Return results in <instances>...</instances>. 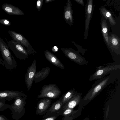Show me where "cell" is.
Masks as SVG:
<instances>
[{
  "mask_svg": "<svg viewBox=\"0 0 120 120\" xmlns=\"http://www.w3.org/2000/svg\"><path fill=\"white\" fill-rule=\"evenodd\" d=\"M115 74L112 73L105 77L97 80L92 85L87 94L86 97L92 99L100 93L106 86L113 83L116 78Z\"/></svg>",
  "mask_w": 120,
  "mask_h": 120,
  "instance_id": "obj_1",
  "label": "cell"
},
{
  "mask_svg": "<svg viewBox=\"0 0 120 120\" xmlns=\"http://www.w3.org/2000/svg\"><path fill=\"white\" fill-rule=\"evenodd\" d=\"M0 51L4 60L3 63L6 68L9 70L15 68L17 66V62L9 50L7 43L0 37Z\"/></svg>",
  "mask_w": 120,
  "mask_h": 120,
  "instance_id": "obj_2",
  "label": "cell"
},
{
  "mask_svg": "<svg viewBox=\"0 0 120 120\" xmlns=\"http://www.w3.org/2000/svg\"><path fill=\"white\" fill-rule=\"evenodd\" d=\"M13 103L10 105L9 108L11 110L12 118L18 120L21 118L26 112L25 108L26 97L16 98Z\"/></svg>",
  "mask_w": 120,
  "mask_h": 120,
  "instance_id": "obj_3",
  "label": "cell"
},
{
  "mask_svg": "<svg viewBox=\"0 0 120 120\" xmlns=\"http://www.w3.org/2000/svg\"><path fill=\"white\" fill-rule=\"evenodd\" d=\"M106 66L102 65L95 67L97 68L95 72L91 75L89 79L90 81L93 80L100 79L106 75L112 73L120 69V64L113 63L107 64Z\"/></svg>",
  "mask_w": 120,
  "mask_h": 120,
  "instance_id": "obj_4",
  "label": "cell"
},
{
  "mask_svg": "<svg viewBox=\"0 0 120 120\" xmlns=\"http://www.w3.org/2000/svg\"><path fill=\"white\" fill-rule=\"evenodd\" d=\"M6 40L9 48L19 59L25 60L30 54L29 51L19 41L12 39L8 41L7 39Z\"/></svg>",
  "mask_w": 120,
  "mask_h": 120,
  "instance_id": "obj_5",
  "label": "cell"
},
{
  "mask_svg": "<svg viewBox=\"0 0 120 120\" xmlns=\"http://www.w3.org/2000/svg\"><path fill=\"white\" fill-rule=\"evenodd\" d=\"M40 94L38 95V98H49L56 99L58 98L61 94V91L55 84L44 85L40 91Z\"/></svg>",
  "mask_w": 120,
  "mask_h": 120,
  "instance_id": "obj_6",
  "label": "cell"
},
{
  "mask_svg": "<svg viewBox=\"0 0 120 120\" xmlns=\"http://www.w3.org/2000/svg\"><path fill=\"white\" fill-rule=\"evenodd\" d=\"M61 49L67 58L77 64L81 65L88 64V62L86 60L79 52L72 48H62Z\"/></svg>",
  "mask_w": 120,
  "mask_h": 120,
  "instance_id": "obj_7",
  "label": "cell"
},
{
  "mask_svg": "<svg viewBox=\"0 0 120 120\" xmlns=\"http://www.w3.org/2000/svg\"><path fill=\"white\" fill-rule=\"evenodd\" d=\"M64 104L62 102L60 97L50 106L44 115L43 118L56 115H61L63 112V107Z\"/></svg>",
  "mask_w": 120,
  "mask_h": 120,
  "instance_id": "obj_8",
  "label": "cell"
},
{
  "mask_svg": "<svg viewBox=\"0 0 120 120\" xmlns=\"http://www.w3.org/2000/svg\"><path fill=\"white\" fill-rule=\"evenodd\" d=\"M8 33L13 40L19 41L22 45L27 48L30 54L34 55L36 52L29 41L21 34L12 30H9Z\"/></svg>",
  "mask_w": 120,
  "mask_h": 120,
  "instance_id": "obj_9",
  "label": "cell"
},
{
  "mask_svg": "<svg viewBox=\"0 0 120 120\" xmlns=\"http://www.w3.org/2000/svg\"><path fill=\"white\" fill-rule=\"evenodd\" d=\"M36 70V60L34 59L31 65L28 67L25 76V82L28 91L30 90L32 86Z\"/></svg>",
  "mask_w": 120,
  "mask_h": 120,
  "instance_id": "obj_10",
  "label": "cell"
},
{
  "mask_svg": "<svg viewBox=\"0 0 120 120\" xmlns=\"http://www.w3.org/2000/svg\"><path fill=\"white\" fill-rule=\"evenodd\" d=\"M85 23L84 38L85 39L87 38L89 25L91 19L94 8L93 5V0H87L85 7Z\"/></svg>",
  "mask_w": 120,
  "mask_h": 120,
  "instance_id": "obj_11",
  "label": "cell"
},
{
  "mask_svg": "<svg viewBox=\"0 0 120 120\" xmlns=\"http://www.w3.org/2000/svg\"><path fill=\"white\" fill-rule=\"evenodd\" d=\"M19 97H27V95L21 91L5 90L0 91V100L9 101Z\"/></svg>",
  "mask_w": 120,
  "mask_h": 120,
  "instance_id": "obj_12",
  "label": "cell"
},
{
  "mask_svg": "<svg viewBox=\"0 0 120 120\" xmlns=\"http://www.w3.org/2000/svg\"><path fill=\"white\" fill-rule=\"evenodd\" d=\"M52 101L51 99L49 98L41 99L37 105L36 111V115H44L50 106Z\"/></svg>",
  "mask_w": 120,
  "mask_h": 120,
  "instance_id": "obj_13",
  "label": "cell"
},
{
  "mask_svg": "<svg viewBox=\"0 0 120 120\" xmlns=\"http://www.w3.org/2000/svg\"><path fill=\"white\" fill-rule=\"evenodd\" d=\"M72 4L70 0H68L66 5L64 6L63 17L66 22L70 26L74 23V19L72 9Z\"/></svg>",
  "mask_w": 120,
  "mask_h": 120,
  "instance_id": "obj_14",
  "label": "cell"
},
{
  "mask_svg": "<svg viewBox=\"0 0 120 120\" xmlns=\"http://www.w3.org/2000/svg\"><path fill=\"white\" fill-rule=\"evenodd\" d=\"M109 48L118 55L120 54V39L116 35L112 34L109 36Z\"/></svg>",
  "mask_w": 120,
  "mask_h": 120,
  "instance_id": "obj_15",
  "label": "cell"
},
{
  "mask_svg": "<svg viewBox=\"0 0 120 120\" xmlns=\"http://www.w3.org/2000/svg\"><path fill=\"white\" fill-rule=\"evenodd\" d=\"M44 53L46 59L51 63L62 70L64 69L63 64L55 55L48 50L45 51Z\"/></svg>",
  "mask_w": 120,
  "mask_h": 120,
  "instance_id": "obj_16",
  "label": "cell"
},
{
  "mask_svg": "<svg viewBox=\"0 0 120 120\" xmlns=\"http://www.w3.org/2000/svg\"><path fill=\"white\" fill-rule=\"evenodd\" d=\"M1 8L7 14L9 15H23L24 13L20 9L8 3H4Z\"/></svg>",
  "mask_w": 120,
  "mask_h": 120,
  "instance_id": "obj_17",
  "label": "cell"
},
{
  "mask_svg": "<svg viewBox=\"0 0 120 120\" xmlns=\"http://www.w3.org/2000/svg\"><path fill=\"white\" fill-rule=\"evenodd\" d=\"M50 70V68L47 67L41 70L36 71L34 79L35 83L39 82L45 79L49 74Z\"/></svg>",
  "mask_w": 120,
  "mask_h": 120,
  "instance_id": "obj_18",
  "label": "cell"
},
{
  "mask_svg": "<svg viewBox=\"0 0 120 120\" xmlns=\"http://www.w3.org/2000/svg\"><path fill=\"white\" fill-rule=\"evenodd\" d=\"M99 9L102 16L104 19L108 21L111 25L115 26L116 23L110 12L103 7Z\"/></svg>",
  "mask_w": 120,
  "mask_h": 120,
  "instance_id": "obj_19",
  "label": "cell"
},
{
  "mask_svg": "<svg viewBox=\"0 0 120 120\" xmlns=\"http://www.w3.org/2000/svg\"><path fill=\"white\" fill-rule=\"evenodd\" d=\"M101 30L105 42L109 48L108 41V28L106 20L102 16L101 22Z\"/></svg>",
  "mask_w": 120,
  "mask_h": 120,
  "instance_id": "obj_20",
  "label": "cell"
},
{
  "mask_svg": "<svg viewBox=\"0 0 120 120\" xmlns=\"http://www.w3.org/2000/svg\"><path fill=\"white\" fill-rule=\"evenodd\" d=\"M81 95V94L77 93L76 91L74 96L67 102L64 105L63 107V111L66 109H72L74 108L77 104L76 100L80 97Z\"/></svg>",
  "mask_w": 120,
  "mask_h": 120,
  "instance_id": "obj_21",
  "label": "cell"
},
{
  "mask_svg": "<svg viewBox=\"0 0 120 120\" xmlns=\"http://www.w3.org/2000/svg\"><path fill=\"white\" fill-rule=\"evenodd\" d=\"M76 91L74 88L66 91L61 97L62 102L63 104L67 102L75 95Z\"/></svg>",
  "mask_w": 120,
  "mask_h": 120,
  "instance_id": "obj_22",
  "label": "cell"
},
{
  "mask_svg": "<svg viewBox=\"0 0 120 120\" xmlns=\"http://www.w3.org/2000/svg\"><path fill=\"white\" fill-rule=\"evenodd\" d=\"M5 101L3 100H0V112L9 108L10 105L6 104Z\"/></svg>",
  "mask_w": 120,
  "mask_h": 120,
  "instance_id": "obj_23",
  "label": "cell"
},
{
  "mask_svg": "<svg viewBox=\"0 0 120 120\" xmlns=\"http://www.w3.org/2000/svg\"><path fill=\"white\" fill-rule=\"evenodd\" d=\"M0 23L6 26H9L11 24L10 21L6 19H0Z\"/></svg>",
  "mask_w": 120,
  "mask_h": 120,
  "instance_id": "obj_24",
  "label": "cell"
},
{
  "mask_svg": "<svg viewBox=\"0 0 120 120\" xmlns=\"http://www.w3.org/2000/svg\"><path fill=\"white\" fill-rule=\"evenodd\" d=\"M43 0H38L36 3V7L38 11H39L42 6Z\"/></svg>",
  "mask_w": 120,
  "mask_h": 120,
  "instance_id": "obj_25",
  "label": "cell"
},
{
  "mask_svg": "<svg viewBox=\"0 0 120 120\" xmlns=\"http://www.w3.org/2000/svg\"><path fill=\"white\" fill-rule=\"evenodd\" d=\"M72 112V110L70 109H67L64 110L63 111L61 115L64 116H65L70 114Z\"/></svg>",
  "mask_w": 120,
  "mask_h": 120,
  "instance_id": "obj_26",
  "label": "cell"
},
{
  "mask_svg": "<svg viewBox=\"0 0 120 120\" xmlns=\"http://www.w3.org/2000/svg\"><path fill=\"white\" fill-rule=\"evenodd\" d=\"M59 116L58 115H56L49 117L47 118H43L41 120H55Z\"/></svg>",
  "mask_w": 120,
  "mask_h": 120,
  "instance_id": "obj_27",
  "label": "cell"
},
{
  "mask_svg": "<svg viewBox=\"0 0 120 120\" xmlns=\"http://www.w3.org/2000/svg\"><path fill=\"white\" fill-rule=\"evenodd\" d=\"M74 0L79 4L83 6L84 5V3L83 0Z\"/></svg>",
  "mask_w": 120,
  "mask_h": 120,
  "instance_id": "obj_28",
  "label": "cell"
},
{
  "mask_svg": "<svg viewBox=\"0 0 120 120\" xmlns=\"http://www.w3.org/2000/svg\"><path fill=\"white\" fill-rule=\"evenodd\" d=\"M0 120H9L6 116L0 114Z\"/></svg>",
  "mask_w": 120,
  "mask_h": 120,
  "instance_id": "obj_29",
  "label": "cell"
},
{
  "mask_svg": "<svg viewBox=\"0 0 120 120\" xmlns=\"http://www.w3.org/2000/svg\"><path fill=\"white\" fill-rule=\"evenodd\" d=\"M52 50L53 52H55L58 51V48L57 46H54L52 48Z\"/></svg>",
  "mask_w": 120,
  "mask_h": 120,
  "instance_id": "obj_30",
  "label": "cell"
},
{
  "mask_svg": "<svg viewBox=\"0 0 120 120\" xmlns=\"http://www.w3.org/2000/svg\"><path fill=\"white\" fill-rule=\"evenodd\" d=\"M0 65L3 66H5L4 64L3 63V60L0 57Z\"/></svg>",
  "mask_w": 120,
  "mask_h": 120,
  "instance_id": "obj_31",
  "label": "cell"
},
{
  "mask_svg": "<svg viewBox=\"0 0 120 120\" xmlns=\"http://www.w3.org/2000/svg\"><path fill=\"white\" fill-rule=\"evenodd\" d=\"M55 0H45V3H48L49 2H50L53 1Z\"/></svg>",
  "mask_w": 120,
  "mask_h": 120,
  "instance_id": "obj_32",
  "label": "cell"
}]
</instances>
